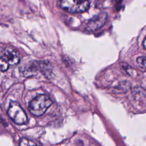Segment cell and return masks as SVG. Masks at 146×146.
Wrapping results in <instances>:
<instances>
[{
    "instance_id": "obj_1",
    "label": "cell",
    "mask_w": 146,
    "mask_h": 146,
    "mask_svg": "<svg viewBox=\"0 0 146 146\" xmlns=\"http://www.w3.org/2000/svg\"><path fill=\"white\" fill-rule=\"evenodd\" d=\"M52 104V101L48 95L40 94L30 102L29 110L33 115L39 116L42 115Z\"/></svg>"
},
{
    "instance_id": "obj_2",
    "label": "cell",
    "mask_w": 146,
    "mask_h": 146,
    "mask_svg": "<svg viewBox=\"0 0 146 146\" xmlns=\"http://www.w3.org/2000/svg\"><path fill=\"white\" fill-rule=\"evenodd\" d=\"M60 5L67 12L80 13L88 10L90 2L88 0H60Z\"/></svg>"
},
{
    "instance_id": "obj_3",
    "label": "cell",
    "mask_w": 146,
    "mask_h": 146,
    "mask_svg": "<svg viewBox=\"0 0 146 146\" xmlns=\"http://www.w3.org/2000/svg\"><path fill=\"white\" fill-rule=\"evenodd\" d=\"M9 116L16 124H25L27 121V116L20 104L15 101H11L7 110Z\"/></svg>"
},
{
    "instance_id": "obj_4",
    "label": "cell",
    "mask_w": 146,
    "mask_h": 146,
    "mask_svg": "<svg viewBox=\"0 0 146 146\" xmlns=\"http://www.w3.org/2000/svg\"><path fill=\"white\" fill-rule=\"evenodd\" d=\"M107 14L102 13L94 17L87 25V29L90 31H96L101 28L107 21Z\"/></svg>"
},
{
    "instance_id": "obj_5",
    "label": "cell",
    "mask_w": 146,
    "mask_h": 146,
    "mask_svg": "<svg viewBox=\"0 0 146 146\" xmlns=\"http://www.w3.org/2000/svg\"><path fill=\"white\" fill-rule=\"evenodd\" d=\"M2 54L9 62L10 65H17L20 61V56L18 51L13 46H7L2 50Z\"/></svg>"
},
{
    "instance_id": "obj_6",
    "label": "cell",
    "mask_w": 146,
    "mask_h": 146,
    "mask_svg": "<svg viewBox=\"0 0 146 146\" xmlns=\"http://www.w3.org/2000/svg\"><path fill=\"white\" fill-rule=\"evenodd\" d=\"M40 66V64L39 62H34L29 63L22 69V74L24 76L26 77L34 76L38 73Z\"/></svg>"
},
{
    "instance_id": "obj_7",
    "label": "cell",
    "mask_w": 146,
    "mask_h": 146,
    "mask_svg": "<svg viewBox=\"0 0 146 146\" xmlns=\"http://www.w3.org/2000/svg\"><path fill=\"white\" fill-rule=\"evenodd\" d=\"M9 63L7 59L2 56L0 58V71H6L7 70L9 67Z\"/></svg>"
},
{
    "instance_id": "obj_8",
    "label": "cell",
    "mask_w": 146,
    "mask_h": 146,
    "mask_svg": "<svg viewBox=\"0 0 146 146\" xmlns=\"http://www.w3.org/2000/svg\"><path fill=\"white\" fill-rule=\"evenodd\" d=\"M19 146H37L35 143L27 138H22L19 142Z\"/></svg>"
},
{
    "instance_id": "obj_9",
    "label": "cell",
    "mask_w": 146,
    "mask_h": 146,
    "mask_svg": "<svg viewBox=\"0 0 146 146\" xmlns=\"http://www.w3.org/2000/svg\"><path fill=\"white\" fill-rule=\"evenodd\" d=\"M137 64L141 67L146 68V56H140L137 58Z\"/></svg>"
},
{
    "instance_id": "obj_10",
    "label": "cell",
    "mask_w": 146,
    "mask_h": 146,
    "mask_svg": "<svg viewBox=\"0 0 146 146\" xmlns=\"http://www.w3.org/2000/svg\"><path fill=\"white\" fill-rule=\"evenodd\" d=\"M143 46L144 48L146 50V36H145V38H144V40H143Z\"/></svg>"
}]
</instances>
